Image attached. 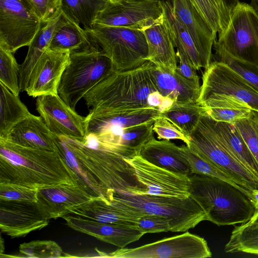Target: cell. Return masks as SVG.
I'll return each mask as SVG.
<instances>
[{
  "label": "cell",
  "mask_w": 258,
  "mask_h": 258,
  "mask_svg": "<svg viewBox=\"0 0 258 258\" xmlns=\"http://www.w3.org/2000/svg\"><path fill=\"white\" fill-rule=\"evenodd\" d=\"M148 60L137 68L114 71L88 91L83 99L89 115H100L154 108L161 113L175 102L159 91Z\"/></svg>",
  "instance_id": "cell-1"
},
{
  "label": "cell",
  "mask_w": 258,
  "mask_h": 258,
  "mask_svg": "<svg viewBox=\"0 0 258 258\" xmlns=\"http://www.w3.org/2000/svg\"><path fill=\"white\" fill-rule=\"evenodd\" d=\"M58 137L69 165L96 196L103 195L110 201L114 191L136 195L146 189L123 157Z\"/></svg>",
  "instance_id": "cell-2"
},
{
  "label": "cell",
  "mask_w": 258,
  "mask_h": 258,
  "mask_svg": "<svg viewBox=\"0 0 258 258\" xmlns=\"http://www.w3.org/2000/svg\"><path fill=\"white\" fill-rule=\"evenodd\" d=\"M0 183L40 188L62 183L85 184L57 152L22 146L0 138Z\"/></svg>",
  "instance_id": "cell-3"
},
{
  "label": "cell",
  "mask_w": 258,
  "mask_h": 258,
  "mask_svg": "<svg viewBox=\"0 0 258 258\" xmlns=\"http://www.w3.org/2000/svg\"><path fill=\"white\" fill-rule=\"evenodd\" d=\"M189 196L205 212L207 220L218 226L248 222L255 209L250 200L239 188L216 177L192 174Z\"/></svg>",
  "instance_id": "cell-4"
},
{
  "label": "cell",
  "mask_w": 258,
  "mask_h": 258,
  "mask_svg": "<svg viewBox=\"0 0 258 258\" xmlns=\"http://www.w3.org/2000/svg\"><path fill=\"white\" fill-rule=\"evenodd\" d=\"M115 71L110 59L99 48L70 53L58 95L73 109L100 82Z\"/></svg>",
  "instance_id": "cell-5"
},
{
  "label": "cell",
  "mask_w": 258,
  "mask_h": 258,
  "mask_svg": "<svg viewBox=\"0 0 258 258\" xmlns=\"http://www.w3.org/2000/svg\"><path fill=\"white\" fill-rule=\"evenodd\" d=\"M214 120L204 111L189 137L187 146L195 154L230 176L240 186L251 191L258 189V178L241 165L218 138Z\"/></svg>",
  "instance_id": "cell-6"
},
{
  "label": "cell",
  "mask_w": 258,
  "mask_h": 258,
  "mask_svg": "<svg viewBox=\"0 0 258 258\" xmlns=\"http://www.w3.org/2000/svg\"><path fill=\"white\" fill-rule=\"evenodd\" d=\"M87 31L110 59L115 71L131 70L148 61V45L142 30L94 23Z\"/></svg>",
  "instance_id": "cell-7"
},
{
  "label": "cell",
  "mask_w": 258,
  "mask_h": 258,
  "mask_svg": "<svg viewBox=\"0 0 258 258\" xmlns=\"http://www.w3.org/2000/svg\"><path fill=\"white\" fill-rule=\"evenodd\" d=\"M113 197L143 214L169 219L172 232H184L207 220L199 204L190 196L179 198L149 194L131 195L115 191Z\"/></svg>",
  "instance_id": "cell-8"
},
{
  "label": "cell",
  "mask_w": 258,
  "mask_h": 258,
  "mask_svg": "<svg viewBox=\"0 0 258 258\" xmlns=\"http://www.w3.org/2000/svg\"><path fill=\"white\" fill-rule=\"evenodd\" d=\"M213 47L258 68V15L250 4L239 2L231 11L226 29Z\"/></svg>",
  "instance_id": "cell-9"
},
{
  "label": "cell",
  "mask_w": 258,
  "mask_h": 258,
  "mask_svg": "<svg viewBox=\"0 0 258 258\" xmlns=\"http://www.w3.org/2000/svg\"><path fill=\"white\" fill-rule=\"evenodd\" d=\"M41 24L27 0H0V47L14 53L29 46Z\"/></svg>",
  "instance_id": "cell-10"
},
{
  "label": "cell",
  "mask_w": 258,
  "mask_h": 258,
  "mask_svg": "<svg viewBox=\"0 0 258 258\" xmlns=\"http://www.w3.org/2000/svg\"><path fill=\"white\" fill-rule=\"evenodd\" d=\"M212 252L203 237L186 232L165 238L134 248H120L104 252L103 257L115 258H207Z\"/></svg>",
  "instance_id": "cell-11"
},
{
  "label": "cell",
  "mask_w": 258,
  "mask_h": 258,
  "mask_svg": "<svg viewBox=\"0 0 258 258\" xmlns=\"http://www.w3.org/2000/svg\"><path fill=\"white\" fill-rule=\"evenodd\" d=\"M218 95L232 97L258 111V92L226 64L214 60L205 69L198 102Z\"/></svg>",
  "instance_id": "cell-12"
},
{
  "label": "cell",
  "mask_w": 258,
  "mask_h": 258,
  "mask_svg": "<svg viewBox=\"0 0 258 258\" xmlns=\"http://www.w3.org/2000/svg\"><path fill=\"white\" fill-rule=\"evenodd\" d=\"M164 15L162 1L121 0L109 1L94 23L144 30Z\"/></svg>",
  "instance_id": "cell-13"
},
{
  "label": "cell",
  "mask_w": 258,
  "mask_h": 258,
  "mask_svg": "<svg viewBox=\"0 0 258 258\" xmlns=\"http://www.w3.org/2000/svg\"><path fill=\"white\" fill-rule=\"evenodd\" d=\"M156 119L128 126L105 127L89 137L93 141L94 148L118 154L125 159L131 158L139 155L143 146L154 137L153 126Z\"/></svg>",
  "instance_id": "cell-14"
},
{
  "label": "cell",
  "mask_w": 258,
  "mask_h": 258,
  "mask_svg": "<svg viewBox=\"0 0 258 258\" xmlns=\"http://www.w3.org/2000/svg\"><path fill=\"white\" fill-rule=\"evenodd\" d=\"M36 107L39 116L54 134L86 144L88 136L86 116L79 115L58 95L38 97Z\"/></svg>",
  "instance_id": "cell-15"
},
{
  "label": "cell",
  "mask_w": 258,
  "mask_h": 258,
  "mask_svg": "<svg viewBox=\"0 0 258 258\" xmlns=\"http://www.w3.org/2000/svg\"><path fill=\"white\" fill-rule=\"evenodd\" d=\"M124 159L146 189L141 194L186 198L189 197V177L157 166L140 155Z\"/></svg>",
  "instance_id": "cell-16"
},
{
  "label": "cell",
  "mask_w": 258,
  "mask_h": 258,
  "mask_svg": "<svg viewBox=\"0 0 258 258\" xmlns=\"http://www.w3.org/2000/svg\"><path fill=\"white\" fill-rule=\"evenodd\" d=\"M37 202L0 199V229L12 238L25 236L49 223Z\"/></svg>",
  "instance_id": "cell-17"
},
{
  "label": "cell",
  "mask_w": 258,
  "mask_h": 258,
  "mask_svg": "<svg viewBox=\"0 0 258 258\" xmlns=\"http://www.w3.org/2000/svg\"><path fill=\"white\" fill-rule=\"evenodd\" d=\"M70 52L48 48L33 69L26 92L38 97L57 95L59 85L70 61Z\"/></svg>",
  "instance_id": "cell-18"
},
{
  "label": "cell",
  "mask_w": 258,
  "mask_h": 258,
  "mask_svg": "<svg viewBox=\"0 0 258 258\" xmlns=\"http://www.w3.org/2000/svg\"><path fill=\"white\" fill-rule=\"evenodd\" d=\"M95 196L86 185L62 183L37 190V204L49 220L62 218L69 213V208Z\"/></svg>",
  "instance_id": "cell-19"
},
{
  "label": "cell",
  "mask_w": 258,
  "mask_h": 258,
  "mask_svg": "<svg viewBox=\"0 0 258 258\" xmlns=\"http://www.w3.org/2000/svg\"><path fill=\"white\" fill-rule=\"evenodd\" d=\"M69 211V214L101 223L136 227L138 219L144 215L113 197L110 201L103 195L93 196Z\"/></svg>",
  "instance_id": "cell-20"
},
{
  "label": "cell",
  "mask_w": 258,
  "mask_h": 258,
  "mask_svg": "<svg viewBox=\"0 0 258 258\" xmlns=\"http://www.w3.org/2000/svg\"><path fill=\"white\" fill-rule=\"evenodd\" d=\"M173 12L192 38L199 52L202 68L212 62V49L216 33L190 0H172Z\"/></svg>",
  "instance_id": "cell-21"
},
{
  "label": "cell",
  "mask_w": 258,
  "mask_h": 258,
  "mask_svg": "<svg viewBox=\"0 0 258 258\" xmlns=\"http://www.w3.org/2000/svg\"><path fill=\"white\" fill-rule=\"evenodd\" d=\"M62 218L74 230L120 248L138 240L144 235L136 227L101 223L71 214Z\"/></svg>",
  "instance_id": "cell-22"
},
{
  "label": "cell",
  "mask_w": 258,
  "mask_h": 258,
  "mask_svg": "<svg viewBox=\"0 0 258 258\" xmlns=\"http://www.w3.org/2000/svg\"><path fill=\"white\" fill-rule=\"evenodd\" d=\"M143 31L148 45L147 60L164 71L174 73L177 57L164 15Z\"/></svg>",
  "instance_id": "cell-23"
},
{
  "label": "cell",
  "mask_w": 258,
  "mask_h": 258,
  "mask_svg": "<svg viewBox=\"0 0 258 258\" xmlns=\"http://www.w3.org/2000/svg\"><path fill=\"white\" fill-rule=\"evenodd\" d=\"M5 139L22 146L63 154L57 136L49 130L40 116L32 114L22 121L15 126Z\"/></svg>",
  "instance_id": "cell-24"
},
{
  "label": "cell",
  "mask_w": 258,
  "mask_h": 258,
  "mask_svg": "<svg viewBox=\"0 0 258 258\" xmlns=\"http://www.w3.org/2000/svg\"><path fill=\"white\" fill-rule=\"evenodd\" d=\"M139 155L148 162L174 173L188 176L192 175L180 146L170 140H157L153 137L143 146Z\"/></svg>",
  "instance_id": "cell-25"
},
{
  "label": "cell",
  "mask_w": 258,
  "mask_h": 258,
  "mask_svg": "<svg viewBox=\"0 0 258 258\" xmlns=\"http://www.w3.org/2000/svg\"><path fill=\"white\" fill-rule=\"evenodd\" d=\"M151 71L159 91L164 97L173 100L176 103L198 102L201 88L199 82L184 77L177 68L174 73H171L152 62Z\"/></svg>",
  "instance_id": "cell-26"
},
{
  "label": "cell",
  "mask_w": 258,
  "mask_h": 258,
  "mask_svg": "<svg viewBox=\"0 0 258 258\" xmlns=\"http://www.w3.org/2000/svg\"><path fill=\"white\" fill-rule=\"evenodd\" d=\"M94 48H100L88 32L61 12L48 48L72 53Z\"/></svg>",
  "instance_id": "cell-27"
},
{
  "label": "cell",
  "mask_w": 258,
  "mask_h": 258,
  "mask_svg": "<svg viewBox=\"0 0 258 258\" xmlns=\"http://www.w3.org/2000/svg\"><path fill=\"white\" fill-rule=\"evenodd\" d=\"M60 15L50 21L41 22L38 32L28 46V51L25 59L20 64L19 86L21 92L26 91L33 69L40 58L48 48Z\"/></svg>",
  "instance_id": "cell-28"
},
{
  "label": "cell",
  "mask_w": 258,
  "mask_h": 258,
  "mask_svg": "<svg viewBox=\"0 0 258 258\" xmlns=\"http://www.w3.org/2000/svg\"><path fill=\"white\" fill-rule=\"evenodd\" d=\"M198 103L215 121L233 124L238 120L250 118L253 110L247 104L223 95L212 96Z\"/></svg>",
  "instance_id": "cell-29"
},
{
  "label": "cell",
  "mask_w": 258,
  "mask_h": 258,
  "mask_svg": "<svg viewBox=\"0 0 258 258\" xmlns=\"http://www.w3.org/2000/svg\"><path fill=\"white\" fill-rule=\"evenodd\" d=\"M214 125L218 138L230 154L258 178V162L235 125L215 120Z\"/></svg>",
  "instance_id": "cell-30"
},
{
  "label": "cell",
  "mask_w": 258,
  "mask_h": 258,
  "mask_svg": "<svg viewBox=\"0 0 258 258\" xmlns=\"http://www.w3.org/2000/svg\"><path fill=\"white\" fill-rule=\"evenodd\" d=\"M160 113L156 108L147 107L100 115H87L86 116L87 136L107 126H128L138 124L156 119Z\"/></svg>",
  "instance_id": "cell-31"
},
{
  "label": "cell",
  "mask_w": 258,
  "mask_h": 258,
  "mask_svg": "<svg viewBox=\"0 0 258 258\" xmlns=\"http://www.w3.org/2000/svg\"><path fill=\"white\" fill-rule=\"evenodd\" d=\"M32 114L19 95L0 83V138L7 139L17 124Z\"/></svg>",
  "instance_id": "cell-32"
},
{
  "label": "cell",
  "mask_w": 258,
  "mask_h": 258,
  "mask_svg": "<svg viewBox=\"0 0 258 258\" xmlns=\"http://www.w3.org/2000/svg\"><path fill=\"white\" fill-rule=\"evenodd\" d=\"M164 17L168 27L173 44L178 43L184 50L194 68L199 71L202 68L200 55L194 41L184 26L175 15L171 2L162 1Z\"/></svg>",
  "instance_id": "cell-33"
},
{
  "label": "cell",
  "mask_w": 258,
  "mask_h": 258,
  "mask_svg": "<svg viewBox=\"0 0 258 258\" xmlns=\"http://www.w3.org/2000/svg\"><path fill=\"white\" fill-rule=\"evenodd\" d=\"M109 0H62L61 11L86 31L92 29L99 13Z\"/></svg>",
  "instance_id": "cell-34"
},
{
  "label": "cell",
  "mask_w": 258,
  "mask_h": 258,
  "mask_svg": "<svg viewBox=\"0 0 258 258\" xmlns=\"http://www.w3.org/2000/svg\"><path fill=\"white\" fill-rule=\"evenodd\" d=\"M205 109L197 103H175L161 112L160 116L166 118L189 138L197 125Z\"/></svg>",
  "instance_id": "cell-35"
},
{
  "label": "cell",
  "mask_w": 258,
  "mask_h": 258,
  "mask_svg": "<svg viewBox=\"0 0 258 258\" xmlns=\"http://www.w3.org/2000/svg\"><path fill=\"white\" fill-rule=\"evenodd\" d=\"M224 250L228 253L244 252L258 256V223L247 222L235 226Z\"/></svg>",
  "instance_id": "cell-36"
},
{
  "label": "cell",
  "mask_w": 258,
  "mask_h": 258,
  "mask_svg": "<svg viewBox=\"0 0 258 258\" xmlns=\"http://www.w3.org/2000/svg\"><path fill=\"white\" fill-rule=\"evenodd\" d=\"M192 4L217 34L227 28L231 11L223 0H190Z\"/></svg>",
  "instance_id": "cell-37"
},
{
  "label": "cell",
  "mask_w": 258,
  "mask_h": 258,
  "mask_svg": "<svg viewBox=\"0 0 258 258\" xmlns=\"http://www.w3.org/2000/svg\"><path fill=\"white\" fill-rule=\"evenodd\" d=\"M180 148L182 154L188 162L191 174L216 177L224 180L239 188L251 201L250 192L237 184L226 172L195 154L186 145H182Z\"/></svg>",
  "instance_id": "cell-38"
},
{
  "label": "cell",
  "mask_w": 258,
  "mask_h": 258,
  "mask_svg": "<svg viewBox=\"0 0 258 258\" xmlns=\"http://www.w3.org/2000/svg\"><path fill=\"white\" fill-rule=\"evenodd\" d=\"M20 64L13 53L0 47V83L16 95L20 91Z\"/></svg>",
  "instance_id": "cell-39"
},
{
  "label": "cell",
  "mask_w": 258,
  "mask_h": 258,
  "mask_svg": "<svg viewBox=\"0 0 258 258\" xmlns=\"http://www.w3.org/2000/svg\"><path fill=\"white\" fill-rule=\"evenodd\" d=\"M215 51V61L226 64L229 68L238 74L254 90L258 92V68L235 58L223 50L214 47Z\"/></svg>",
  "instance_id": "cell-40"
},
{
  "label": "cell",
  "mask_w": 258,
  "mask_h": 258,
  "mask_svg": "<svg viewBox=\"0 0 258 258\" xmlns=\"http://www.w3.org/2000/svg\"><path fill=\"white\" fill-rule=\"evenodd\" d=\"M19 251L23 257H62L61 248L51 240H35L20 245Z\"/></svg>",
  "instance_id": "cell-41"
},
{
  "label": "cell",
  "mask_w": 258,
  "mask_h": 258,
  "mask_svg": "<svg viewBox=\"0 0 258 258\" xmlns=\"http://www.w3.org/2000/svg\"><path fill=\"white\" fill-rule=\"evenodd\" d=\"M37 190L13 183H0V199L37 202Z\"/></svg>",
  "instance_id": "cell-42"
},
{
  "label": "cell",
  "mask_w": 258,
  "mask_h": 258,
  "mask_svg": "<svg viewBox=\"0 0 258 258\" xmlns=\"http://www.w3.org/2000/svg\"><path fill=\"white\" fill-rule=\"evenodd\" d=\"M137 227L144 234L171 231V220L161 216L145 214L137 220Z\"/></svg>",
  "instance_id": "cell-43"
},
{
  "label": "cell",
  "mask_w": 258,
  "mask_h": 258,
  "mask_svg": "<svg viewBox=\"0 0 258 258\" xmlns=\"http://www.w3.org/2000/svg\"><path fill=\"white\" fill-rule=\"evenodd\" d=\"M153 130L159 140H179L187 146L189 144V139L186 135L173 123L160 115L155 119Z\"/></svg>",
  "instance_id": "cell-44"
},
{
  "label": "cell",
  "mask_w": 258,
  "mask_h": 258,
  "mask_svg": "<svg viewBox=\"0 0 258 258\" xmlns=\"http://www.w3.org/2000/svg\"><path fill=\"white\" fill-rule=\"evenodd\" d=\"M41 22L50 21L61 13L62 0H27Z\"/></svg>",
  "instance_id": "cell-45"
},
{
  "label": "cell",
  "mask_w": 258,
  "mask_h": 258,
  "mask_svg": "<svg viewBox=\"0 0 258 258\" xmlns=\"http://www.w3.org/2000/svg\"><path fill=\"white\" fill-rule=\"evenodd\" d=\"M233 124L258 162V135L250 118L238 120Z\"/></svg>",
  "instance_id": "cell-46"
},
{
  "label": "cell",
  "mask_w": 258,
  "mask_h": 258,
  "mask_svg": "<svg viewBox=\"0 0 258 258\" xmlns=\"http://www.w3.org/2000/svg\"><path fill=\"white\" fill-rule=\"evenodd\" d=\"M176 48V55L179 60V66L177 67L180 73L185 78L190 80L199 82V77L197 70L194 68L189 58L180 44H174Z\"/></svg>",
  "instance_id": "cell-47"
},
{
  "label": "cell",
  "mask_w": 258,
  "mask_h": 258,
  "mask_svg": "<svg viewBox=\"0 0 258 258\" xmlns=\"http://www.w3.org/2000/svg\"><path fill=\"white\" fill-rule=\"evenodd\" d=\"M251 194L252 197L251 201L254 207L255 211H258V189L252 190Z\"/></svg>",
  "instance_id": "cell-48"
},
{
  "label": "cell",
  "mask_w": 258,
  "mask_h": 258,
  "mask_svg": "<svg viewBox=\"0 0 258 258\" xmlns=\"http://www.w3.org/2000/svg\"><path fill=\"white\" fill-rule=\"evenodd\" d=\"M254 128L258 135V111L252 110V115L250 117Z\"/></svg>",
  "instance_id": "cell-49"
},
{
  "label": "cell",
  "mask_w": 258,
  "mask_h": 258,
  "mask_svg": "<svg viewBox=\"0 0 258 258\" xmlns=\"http://www.w3.org/2000/svg\"><path fill=\"white\" fill-rule=\"evenodd\" d=\"M227 8L232 11L239 3V0H223Z\"/></svg>",
  "instance_id": "cell-50"
},
{
  "label": "cell",
  "mask_w": 258,
  "mask_h": 258,
  "mask_svg": "<svg viewBox=\"0 0 258 258\" xmlns=\"http://www.w3.org/2000/svg\"><path fill=\"white\" fill-rule=\"evenodd\" d=\"M250 5L258 15V0H250Z\"/></svg>",
  "instance_id": "cell-51"
},
{
  "label": "cell",
  "mask_w": 258,
  "mask_h": 258,
  "mask_svg": "<svg viewBox=\"0 0 258 258\" xmlns=\"http://www.w3.org/2000/svg\"><path fill=\"white\" fill-rule=\"evenodd\" d=\"M249 223H258V211H255L250 220Z\"/></svg>",
  "instance_id": "cell-52"
},
{
  "label": "cell",
  "mask_w": 258,
  "mask_h": 258,
  "mask_svg": "<svg viewBox=\"0 0 258 258\" xmlns=\"http://www.w3.org/2000/svg\"><path fill=\"white\" fill-rule=\"evenodd\" d=\"M121 0H109V1L111 3H116V2H119Z\"/></svg>",
  "instance_id": "cell-53"
}]
</instances>
